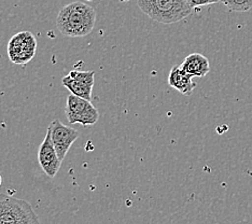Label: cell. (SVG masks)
I'll return each instance as SVG.
<instances>
[{
	"label": "cell",
	"instance_id": "6da1fadb",
	"mask_svg": "<svg viewBox=\"0 0 252 224\" xmlns=\"http://www.w3.org/2000/svg\"><path fill=\"white\" fill-rule=\"evenodd\" d=\"M96 12L91 5L76 1L65 5L56 19L57 30L68 38L85 37L93 32Z\"/></svg>",
	"mask_w": 252,
	"mask_h": 224
},
{
	"label": "cell",
	"instance_id": "5b68a950",
	"mask_svg": "<svg viewBox=\"0 0 252 224\" xmlns=\"http://www.w3.org/2000/svg\"><path fill=\"white\" fill-rule=\"evenodd\" d=\"M65 112L70 124L79 123L83 126H90L96 124L99 119L98 110L90 100L73 94L68 96Z\"/></svg>",
	"mask_w": 252,
	"mask_h": 224
},
{
	"label": "cell",
	"instance_id": "7a4b0ae2",
	"mask_svg": "<svg viewBox=\"0 0 252 224\" xmlns=\"http://www.w3.org/2000/svg\"><path fill=\"white\" fill-rule=\"evenodd\" d=\"M139 9L151 20L162 24H174L192 13L188 0H137Z\"/></svg>",
	"mask_w": 252,
	"mask_h": 224
},
{
	"label": "cell",
	"instance_id": "8992f818",
	"mask_svg": "<svg viewBox=\"0 0 252 224\" xmlns=\"http://www.w3.org/2000/svg\"><path fill=\"white\" fill-rule=\"evenodd\" d=\"M95 82L94 71L72 70L62 79V83L70 93L87 100L92 99V91Z\"/></svg>",
	"mask_w": 252,
	"mask_h": 224
},
{
	"label": "cell",
	"instance_id": "ba28073f",
	"mask_svg": "<svg viewBox=\"0 0 252 224\" xmlns=\"http://www.w3.org/2000/svg\"><path fill=\"white\" fill-rule=\"evenodd\" d=\"M38 160L40 167L45 172V175L50 178H54L61 168L62 160L57 155L52 139H51L50 128H48L44 140L39 148Z\"/></svg>",
	"mask_w": 252,
	"mask_h": 224
},
{
	"label": "cell",
	"instance_id": "9c48e42d",
	"mask_svg": "<svg viewBox=\"0 0 252 224\" xmlns=\"http://www.w3.org/2000/svg\"><path fill=\"white\" fill-rule=\"evenodd\" d=\"M180 67L193 78H204L210 71L209 61L200 53H192L183 60Z\"/></svg>",
	"mask_w": 252,
	"mask_h": 224
},
{
	"label": "cell",
	"instance_id": "3957f363",
	"mask_svg": "<svg viewBox=\"0 0 252 224\" xmlns=\"http://www.w3.org/2000/svg\"><path fill=\"white\" fill-rule=\"evenodd\" d=\"M0 224H40V220L26 200L0 194Z\"/></svg>",
	"mask_w": 252,
	"mask_h": 224
},
{
	"label": "cell",
	"instance_id": "7c38bea8",
	"mask_svg": "<svg viewBox=\"0 0 252 224\" xmlns=\"http://www.w3.org/2000/svg\"><path fill=\"white\" fill-rule=\"evenodd\" d=\"M188 1L193 9H195L198 7H204V5L219 3L221 2V0H188Z\"/></svg>",
	"mask_w": 252,
	"mask_h": 224
},
{
	"label": "cell",
	"instance_id": "4fadbf2b",
	"mask_svg": "<svg viewBox=\"0 0 252 224\" xmlns=\"http://www.w3.org/2000/svg\"><path fill=\"white\" fill-rule=\"evenodd\" d=\"M1 183H2V177L0 175V186H1Z\"/></svg>",
	"mask_w": 252,
	"mask_h": 224
},
{
	"label": "cell",
	"instance_id": "8fae6325",
	"mask_svg": "<svg viewBox=\"0 0 252 224\" xmlns=\"http://www.w3.org/2000/svg\"><path fill=\"white\" fill-rule=\"evenodd\" d=\"M221 2L235 12H247L252 8V0H221Z\"/></svg>",
	"mask_w": 252,
	"mask_h": 224
},
{
	"label": "cell",
	"instance_id": "52a82bcc",
	"mask_svg": "<svg viewBox=\"0 0 252 224\" xmlns=\"http://www.w3.org/2000/svg\"><path fill=\"white\" fill-rule=\"evenodd\" d=\"M49 128L51 129V139H52L56 153L63 162L68 151L70 150L72 143L78 139L79 133L77 129L63 124L59 120H54L50 124Z\"/></svg>",
	"mask_w": 252,
	"mask_h": 224
},
{
	"label": "cell",
	"instance_id": "277c9868",
	"mask_svg": "<svg viewBox=\"0 0 252 224\" xmlns=\"http://www.w3.org/2000/svg\"><path fill=\"white\" fill-rule=\"evenodd\" d=\"M37 39L31 32H21L10 39L8 56L16 65H26L36 55Z\"/></svg>",
	"mask_w": 252,
	"mask_h": 224
},
{
	"label": "cell",
	"instance_id": "30bf717a",
	"mask_svg": "<svg viewBox=\"0 0 252 224\" xmlns=\"http://www.w3.org/2000/svg\"><path fill=\"white\" fill-rule=\"evenodd\" d=\"M168 84L186 96L191 95L196 86V83L193 81V77L188 74L180 66L171 68L168 76Z\"/></svg>",
	"mask_w": 252,
	"mask_h": 224
}]
</instances>
